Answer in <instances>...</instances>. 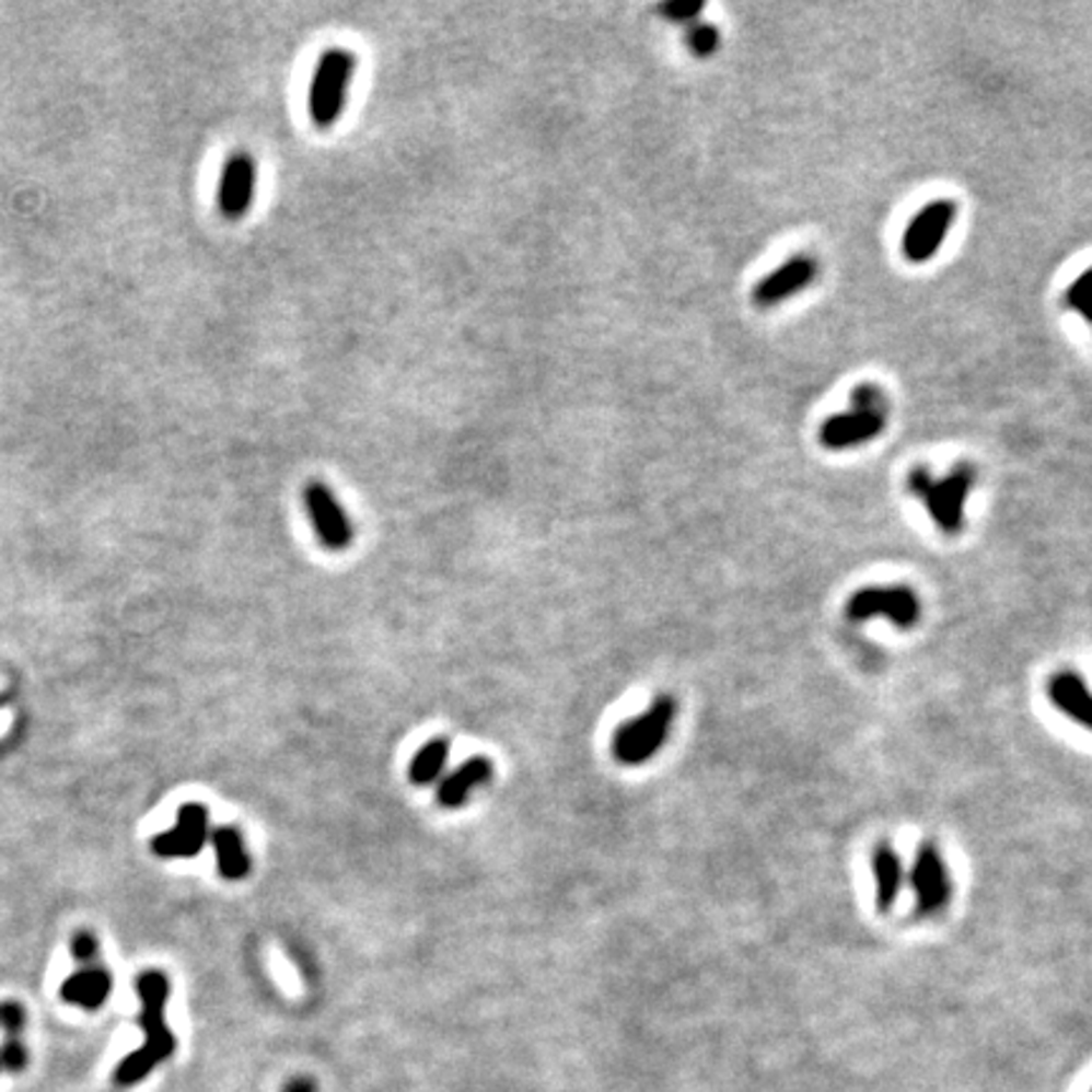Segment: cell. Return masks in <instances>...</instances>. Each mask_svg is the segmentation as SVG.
Wrapping results in <instances>:
<instances>
[{
    "label": "cell",
    "mask_w": 1092,
    "mask_h": 1092,
    "mask_svg": "<svg viewBox=\"0 0 1092 1092\" xmlns=\"http://www.w3.org/2000/svg\"><path fill=\"white\" fill-rule=\"evenodd\" d=\"M137 994L142 1001L140 1024L144 1030V1045L125 1057L114 1070V1088L127 1090L142 1082L154 1067L165 1062L175 1053V1037L165 1022V1007L170 997V981L162 972H144L137 979Z\"/></svg>",
    "instance_id": "6da1fadb"
},
{
    "label": "cell",
    "mask_w": 1092,
    "mask_h": 1092,
    "mask_svg": "<svg viewBox=\"0 0 1092 1092\" xmlns=\"http://www.w3.org/2000/svg\"><path fill=\"white\" fill-rule=\"evenodd\" d=\"M976 480V471L968 463H959L949 476L933 478L931 471L918 466L908 474V491L926 503L936 526L943 534H959L964 528V509Z\"/></svg>",
    "instance_id": "7a4b0ae2"
},
{
    "label": "cell",
    "mask_w": 1092,
    "mask_h": 1092,
    "mask_svg": "<svg viewBox=\"0 0 1092 1092\" xmlns=\"http://www.w3.org/2000/svg\"><path fill=\"white\" fill-rule=\"evenodd\" d=\"M675 711H678L675 700L671 696H660L646 713L623 723L613 739L615 759L625 766H638L653 759L665 739L671 736Z\"/></svg>",
    "instance_id": "3957f363"
},
{
    "label": "cell",
    "mask_w": 1092,
    "mask_h": 1092,
    "mask_svg": "<svg viewBox=\"0 0 1092 1092\" xmlns=\"http://www.w3.org/2000/svg\"><path fill=\"white\" fill-rule=\"evenodd\" d=\"M355 69L357 56L347 48H329L322 54L312 79V92H309V114L320 129H329L339 119Z\"/></svg>",
    "instance_id": "277c9868"
},
{
    "label": "cell",
    "mask_w": 1092,
    "mask_h": 1092,
    "mask_svg": "<svg viewBox=\"0 0 1092 1092\" xmlns=\"http://www.w3.org/2000/svg\"><path fill=\"white\" fill-rule=\"evenodd\" d=\"M845 615L855 623H866L873 617L891 619L901 630H910L920 619L918 594L906 584H875L862 586L847 600Z\"/></svg>",
    "instance_id": "5b68a950"
},
{
    "label": "cell",
    "mask_w": 1092,
    "mask_h": 1092,
    "mask_svg": "<svg viewBox=\"0 0 1092 1092\" xmlns=\"http://www.w3.org/2000/svg\"><path fill=\"white\" fill-rule=\"evenodd\" d=\"M956 202L949 198H939L928 202L913 216L901 239V251L910 264H926L939 254L949 231L956 223Z\"/></svg>",
    "instance_id": "8992f818"
},
{
    "label": "cell",
    "mask_w": 1092,
    "mask_h": 1092,
    "mask_svg": "<svg viewBox=\"0 0 1092 1092\" xmlns=\"http://www.w3.org/2000/svg\"><path fill=\"white\" fill-rule=\"evenodd\" d=\"M910 887L916 893L918 916H936L953 898V880L946 860L933 843H923L910 868Z\"/></svg>",
    "instance_id": "52a82bcc"
},
{
    "label": "cell",
    "mask_w": 1092,
    "mask_h": 1092,
    "mask_svg": "<svg viewBox=\"0 0 1092 1092\" xmlns=\"http://www.w3.org/2000/svg\"><path fill=\"white\" fill-rule=\"evenodd\" d=\"M301 499H304L306 513L312 519V526L316 536H320V542L329 551H345L355 539V526L349 521L345 507L332 493V488L324 486L322 480H309Z\"/></svg>",
    "instance_id": "ba28073f"
},
{
    "label": "cell",
    "mask_w": 1092,
    "mask_h": 1092,
    "mask_svg": "<svg viewBox=\"0 0 1092 1092\" xmlns=\"http://www.w3.org/2000/svg\"><path fill=\"white\" fill-rule=\"evenodd\" d=\"M885 407L852 405L847 413L833 415L822 422L820 443L829 451H847L870 443L885 430Z\"/></svg>",
    "instance_id": "9c48e42d"
},
{
    "label": "cell",
    "mask_w": 1092,
    "mask_h": 1092,
    "mask_svg": "<svg viewBox=\"0 0 1092 1092\" xmlns=\"http://www.w3.org/2000/svg\"><path fill=\"white\" fill-rule=\"evenodd\" d=\"M256 195V160L251 152H233L218 183V210L228 220L248 216Z\"/></svg>",
    "instance_id": "30bf717a"
},
{
    "label": "cell",
    "mask_w": 1092,
    "mask_h": 1092,
    "mask_svg": "<svg viewBox=\"0 0 1092 1092\" xmlns=\"http://www.w3.org/2000/svg\"><path fill=\"white\" fill-rule=\"evenodd\" d=\"M817 274H820L817 258L797 254L792 258H787L779 268H774L771 274H766L764 279L756 283L752 297L759 306H777L781 301L792 299L804 289H810L814 279H817Z\"/></svg>",
    "instance_id": "8fae6325"
},
{
    "label": "cell",
    "mask_w": 1092,
    "mask_h": 1092,
    "mask_svg": "<svg viewBox=\"0 0 1092 1092\" xmlns=\"http://www.w3.org/2000/svg\"><path fill=\"white\" fill-rule=\"evenodd\" d=\"M208 843V810L198 802L183 804L173 829L152 839V852L160 858H195Z\"/></svg>",
    "instance_id": "7c38bea8"
},
{
    "label": "cell",
    "mask_w": 1092,
    "mask_h": 1092,
    "mask_svg": "<svg viewBox=\"0 0 1092 1092\" xmlns=\"http://www.w3.org/2000/svg\"><path fill=\"white\" fill-rule=\"evenodd\" d=\"M1047 696L1059 713L1092 731V690L1074 671H1059L1047 683Z\"/></svg>",
    "instance_id": "4fadbf2b"
},
{
    "label": "cell",
    "mask_w": 1092,
    "mask_h": 1092,
    "mask_svg": "<svg viewBox=\"0 0 1092 1092\" xmlns=\"http://www.w3.org/2000/svg\"><path fill=\"white\" fill-rule=\"evenodd\" d=\"M112 991V976L107 974V968L94 964L81 966L77 974H71L61 986V999L67 1004L81 1007V1009H100L104 1001H107Z\"/></svg>",
    "instance_id": "5bb4252c"
},
{
    "label": "cell",
    "mask_w": 1092,
    "mask_h": 1092,
    "mask_svg": "<svg viewBox=\"0 0 1092 1092\" xmlns=\"http://www.w3.org/2000/svg\"><path fill=\"white\" fill-rule=\"evenodd\" d=\"M491 777H493V764L484 759V756H474V759L463 762L458 769L448 774V777L440 781L438 802L448 806V810H455V806H461L468 800L476 787L488 785Z\"/></svg>",
    "instance_id": "9a60e30c"
},
{
    "label": "cell",
    "mask_w": 1092,
    "mask_h": 1092,
    "mask_svg": "<svg viewBox=\"0 0 1092 1092\" xmlns=\"http://www.w3.org/2000/svg\"><path fill=\"white\" fill-rule=\"evenodd\" d=\"M873 875H875V903L878 908L887 913L898 903L906 870H903L901 855L895 852L893 845H878L873 852Z\"/></svg>",
    "instance_id": "2e32d148"
},
{
    "label": "cell",
    "mask_w": 1092,
    "mask_h": 1092,
    "mask_svg": "<svg viewBox=\"0 0 1092 1092\" xmlns=\"http://www.w3.org/2000/svg\"><path fill=\"white\" fill-rule=\"evenodd\" d=\"M213 847L218 860V873L225 880H243L251 873V855L243 843V835L235 827H216Z\"/></svg>",
    "instance_id": "e0dca14e"
},
{
    "label": "cell",
    "mask_w": 1092,
    "mask_h": 1092,
    "mask_svg": "<svg viewBox=\"0 0 1092 1092\" xmlns=\"http://www.w3.org/2000/svg\"><path fill=\"white\" fill-rule=\"evenodd\" d=\"M448 754H451V744L445 739H433L428 741L426 746L415 754V759L410 764V781L418 787L433 785L440 777V771L445 769Z\"/></svg>",
    "instance_id": "ac0fdd59"
},
{
    "label": "cell",
    "mask_w": 1092,
    "mask_h": 1092,
    "mask_svg": "<svg viewBox=\"0 0 1092 1092\" xmlns=\"http://www.w3.org/2000/svg\"><path fill=\"white\" fill-rule=\"evenodd\" d=\"M1065 304L1078 312L1082 320H1088L1092 324V268H1088L1085 274H1080L1070 289L1065 293Z\"/></svg>",
    "instance_id": "d6986e66"
},
{
    "label": "cell",
    "mask_w": 1092,
    "mask_h": 1092,
    "mask_svg": "<svg viewBox=\"0 0 1092 1092\" xmlns=\"http://www.w3.org/2000/svg\"><path fill=\"white\" fill-rule=\"evenodd\" d=\"M686 44L696 56H711L721 44L719 28L711 26V23H693L686 36Z\"/></svg>",
    "instance_id": "ffe728a7"
},
{
    "label": "cell",
    "mask_w": 1092,
    "mask_h": 1092,
    "mask_svg": "<svg viewBox=\"0 0 1092 1092\" xmlns=\"http://www.w3.org/2000/svg\"><path fill=\"white\" fill-rule=\"evenodd\" d=\"M700 11H704V3H688V0H678V3H665L660 8V13L665 15L667 21L673 23H690L696 21Z\"/></svg>",
    "instance_id": "44dd1931"
},
{
    "label": "cell",
    "mask_w": 1092,
    "mask_h": 1092,
    "mask_svg": "<svg viewBox=\"0 0 1092 1092\" xmlns=\"http://www.w3.org/2000/svg\"><path fill=\"white\" fill-rule=\"evenodd\" d=\"M71 951H73V959H77L81 966H86V964H94V961H96V951H100V946H96V939H94L92 933L81 931V933L73 936Z\"/></svg>",
    "instance_id": "7402d4cb"
},
{
    "label": "cell",
    "mask_w": 1092,
    "mask_h": 1092,
    "mask_svg": "<svg viewBox=\"0 0 1092 1092\" xmlns=\"http://www.w3.org/2000/svg\"><path fill=\"white\" fill-rule=\"evenodd\" d=\"M283 1092H316V1085L312 1080H306V1078H297V1080H291L287 1090Z\"/></svg>",
    "instance_id": "603a6c76"
},
{
    "label": "cell",
    "mask_w": 1092,
    "mask_h": 1092,
    "mask_svg": "<svg viewBox=\"0 0 1092 1092\" xmlns=\"http://www.w3.org/2000/svg\"><path fill=\"white\" fill-rule=\"evenodd\" d=\"M0 1070H5V1067H3V1059H0Z\"/></svg>",
    "instance_id": "cb8c5ba5"
},
{
    "label": "cell",
    "mask_w": 1092,
    "mask_h": 1092,
    "mask_svg": "<svg viewBox=\"0 0 1092 1092\" xmlns=\"http://www.w3.org/2000/svg\"><path fill=\"white\" fill-rule=\"evenodd\" d=\"M0 706H3V698H0Z\"/></svg>",
    "instance_id": "d4e9b609"
}]
</instances>
